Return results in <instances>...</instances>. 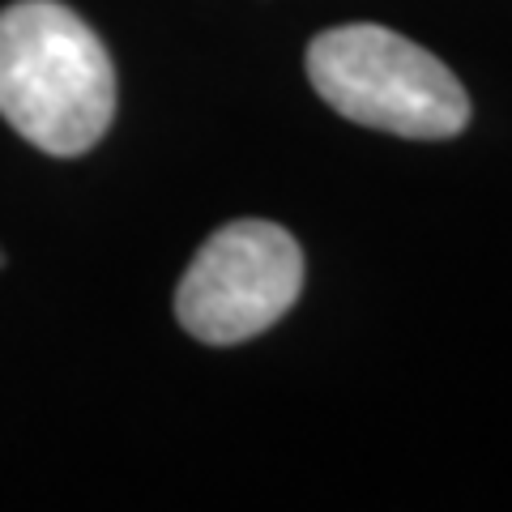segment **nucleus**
<instances>
[{"instance_id":"obj_1","label":"nucleus","mask_w":512,"mask_h":512,"mask_svg":"<svg viewBox=\"0 0 512 512\" xmlns=\"http://www.w3.org/2000/svg\"><path fill=\"white\" fill-rule=\"evenodd\" d=\"M0 116L43 154H86L116 116L103 39L56 0L0 9Z\"/></svg>"},{"instance_id":"obj_2","label":"nucleus","mask_w":512,"mask_h":512,"mask_svg":"<svg viewBox=\"0 0 512 512\" xmlns=\"http://www.w3.org/2000/svg\"><path fill=\"white\" fill-rule=\"evenodd\" d=\"M316 94L346 120L397 137L440 141L466 128L470 99L427 47L372 22L338 26L308 47Z\"/></svg>"},{"instance_id":"obj_3","label":"nucleus","mask_w":512,"mask_h":512,"mask_svg":"<svg viewBox=\"0 0 512 512\" xmlns=\"http://www.w3.org/2000/svg\"><path fill=\"white\" fill-rule=\"evenodd\" d=\"M303 286V252L291 231L265 218L227 222L192 256L175 291V316L192 338L235 346L291 312Z\"/></svg>"},{"instance_id":"obj_4","label":"nucleus","mask_w":512,"mask_h":512,"mask_svg":"<svg viewBox=\"0 0 512 512\" xmlns=\"http://www.w3.org/2000/svg\"><path fill=\"white\" fill-rule=\"evenodd\" d=\"M0 265H5V256H0Z\"/></svg>"}]
</instances>
